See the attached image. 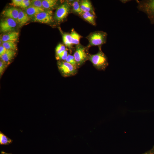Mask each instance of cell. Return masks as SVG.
Listing matches in <instances>:
<instances>
[{
	"mask_svg": "<svg viewBox=\"0 0 154 154\" xmlns=\"http://www.w3.org/2000/svg\"><path fill=\"white\" fill-rule=\"evenodd\" d=\"M137 7L146 14L151 23L154 24V0L138 1Z\"/></svg>",
	"mask_w": 154,
	"mask_h": 154,
	"instance_id": "7a4b0ae2",
	"label": "cell"
},
{
	"mask_svg": "<svg viewBox=\"0 0 154 154\" xmlns=\"http://www.w3.org/2000/svg\"><path fill=\"white\" fill-rule=\"evenodd\" d=\"M1 153L2 154H11V153H6L4 151H1Z\"/></svg>",
	"mask_w": 154,
	"mask_h": 154,
	"instance_id": "f546056e",
	"label": "cell"
},
{
	"mask_svg": "<svg viewBox=\"0 0 154 154\" xmlns=\"http://www.w3.org/2000/svg\"><path fill=\"white\" fill-rule=\"evenodd\" d=\"M66 49L65 46L61 44H59L56 47L55 51L56 56Z\"/></svg>",
	"mask_w": 154,
	"mask_h": 154,
	"instance_id": "7402d4cb",
	"label": "cell"
},
{
	"mask_svg": "<svg viewBox=\"0 0 154 154\" xmlns=\"http://www.w3.org/2000/svg\"><path fill=\"white\" fill-rule=\"evenodd\" d=\"M22 0H13L10 5L14 7H21Z\"/></svg>",
	"mask_w": 154,
	"mask_h": 154,
	"instance_id": "4316f807",
	"label": "cell"
},
{
	"mask_svg": "<svg viewBox=\"0 0 154 154\" xmlns=\"http://www.w3.org/2000/svg\"><path fill=\"white\" fill-rule=\"evenodd\" d=\"M88 60L98 70H104L108 65L107 57L101 50L100 47L97 53L93 54H89Z\"/></svg>",
	"mask_w": 154,
	"mask_h": 154,
	"instance_id": "6da1fadb",
	"label": "cell"
},
{
	"mask_svg": "<svg viewBox=\"0 0 154 154\" xmlns=\"http://www.w3.org/2000/svg\"><path fill=\"white\" fill-rule=\"evenodd\" d=\"M17 23L14 20L6 18L0 22V31L2 32L12 31L16 27Z\"/></svg>",
	"mask_w": 154,
	"mask_h": 154,
	"instance_id": "ba28073f",
	"label": "cell"
},
{
	"mask_svg": "<svg viewBox=\"0 0 154 154\" xmlns=\"http://www.w3.org/2000/svg\"><path fill=\"white\" fill-rule=\"evenodd\" d=\"M7 50L2 45L0 46V57L4 54Z\"/></svg>",
	"mask_w": 154,
	"mask_h": 154,
	"instance_id": "83f0119b",
	"label": "cell"
},
{
	"mask_svg": "<svg viewBox=\"0 0 154 154\" xmlns=\"http://www.w3.org/2000/svg\"><path fill=\"white\" fill-rule=\"evenodd\" d=\"M65 61L78 68L73 55L68 54L67 57Z\"/></svg>",
	"mask_w": 154,
	"mask_h": 154,
	"instance_id": "44dd1931",
	"label": "cell"
},
{
	"mask_svg": "<svg viewBox=\"0 0 154 154\" xmlns=\"http://www.w3.org/2000/svg\"><path fill=\"white\" fill-rule=\"evenodd\" d=\"M70 5L68 2H65L57 9L54 14V19L58 22L62 21L69 13Z\"/></svg>",
	"mask_w": 154,
	"mask_h": 154,
	"instance_id": "8992f818",
	"label": "cell"
},
{
	"mask_svg": "<svg viewBox=\"0 0 154 154\" xmlns=\"http://www.w3.org/2000/svg\"><path fill=\"white\" fill-rule=\"evenodd\" d=\"M43 9L31 5L25 9V11L30 19L33 18L37 14L44 11Z\"/></svg>",
	"mask_w": 154,
	"mask_h": 154,
	"instance_id": "8fae6325",
	"label": "cell"
},
{
	"mask_svg": "<svg viewBox=\"0 0 154 154\" xmlns=\"http://www.w3.org/2000/svg\"><path fill=\"white\" fill-rule=\"evenodd\" d=\"M31 5V1L29 0H22L21 7L25 9H26Z\"/></svg>",
	"mask_w": 154,
	"mask_h": 154,
	"instance_id": "484cf974",
	"label": "cell"
},
{
	"mask_svg": "<svg viewBox=\"0 0 154 154\" xmlns=\"http://www.w3.org/2000/svg\"><path fill=\"white\" fill-rule=\"evenodd\" d=\"M19 33L16 31H12L3 34L0 38L2 42L6 41L15 42L19 38Z\"/></svg>",
	"mask_w": 154,
	"mask_h": 154,
	"instance_id": "30bf717a",
	"label": "cell"
},
{
	"mask_svg": "<svg viewBox=\"0 0 154 154\" xmlns=\"http://www.w3.org/2000/svg\"><path fill=\"white\" fill-rule=\"evenodd\" d=\"M79 1H73L72 3V5L73 10L75 12L82 15L83 12L80 8Z\"/></svg>",
	"mask_w": 154,
	"mask_h": 154,
	"instance_id": "ffe728a7",
	"label": "cell"
},
{
	"mask_svg": "<svg viewBox=\"0 0 154 154\" xmlns=\"http://www.w3.org/2000/svg\"><path fill=\"white\" fill-rule=\"evenodd\" d=\"M16 54L15 50H7L5 53L0 57L1 60L8 65L14 58Z\"/></svg>",
	"mask_w": 154,
	"mask_h": 154,
	"instance_id": "7c38bea8",
	"label": "cell"
},
{
	"mask_svg": "<svg viewBox=\"0 0 154 154\" xmlns=\"http://www.w3.org/2000/svg\"><path fill=\"white\" fill-rule=\"evenodd\" d=\"M63 42L65 46L69 49L72 48L73 45L70 34L64 33L62 35Z\"/></svg>",
	"mask_w": 154,
	"mask_h": 154,
	"instance_id": "2e32d148",
	"label": "cell"
},
{
	"mask_svg": "<svg viewBox=\"0 0 154 154\" xmlns=\"http://www.w3.org/2000/svg\"><path fill=\"white\" fill-rule=\"evenodd\" d=\"M31 5L43 9L42 5V1L40 0H31Z\"/></svg>",
	"mask_w": 154,
	"mask_h": 154,
	"instance_id": "603a6c76",
	"label": "cell"
},
{
	"mask_svg": "<svg viewBox=\"0 0 154 154\" xmlns=\"http://www.w3.org/2000/svg\"><path fill=\"white\" fill-rule=\"evenodd\" d=\"M68 54L67 50L66 49L57 56L56 58L62 61H65L66 60Z\"/></svg>",
	"mask_w": 154,
	"mask_h": 154,
	"instance_id": "cb8c5ba5",
	"label": "cell"
},
{
	"mask_svg": "<svg viewBox=\"0 0 154 154\" xmlns=\"http://www.w3.org/2000/svg\"><path fill=\"white\" fill-rule=\"evenodd\" d=\"M42 5L44 10H49L54 8L56 5L58 1L56 0H42Z\"/></svg>",
	"mask_w": 154,
	"mask_h": 154,
	"instance_id": "9a60e30c",
	"label": "cell"
},
{
	"mask_svg": "<svg viewBox=\"0 0 154 154\" xmlns=\"http://www.w3.org/2000/svg\"><path fill=\"white\" fill-rule=\"evenodd\" d=\"M142 154H154V146L150 150Z\"/></svg>",
	"mask_w": 154,
	"mask_h": 154,
	"instance_id": "f1b7e54d",
	"label": "cell"
},
{
	"mask_svg": "<svg viewBox=\"0 0 154 154\" xmlns=\"http://www.w3.org/2000/svg\"><path fill=\"white\" fill-rule=\"evenodd\" d=\"M89 54L86 47L79 44L76 45L73 55L78 68L88 60Z\"/></svg>",
	"mask_w": 154,
	"mask_h": 154,
	"instance_id": "3957f363",
	"label": "cell"
},
{
	"mask_svg": "<svg viewBox=\"0 0 154 154\" xmlns=\"http://www.w3.org/2000/svg\"><path fill=\"white\" fill-rule=\"evenodd\" d=\"M30 19V18L25 11L19 9L17 23L21 26H22L26 23Z\"/></svg>",
	"mask_w": 154,
	"mask_h": 154,
	"instance_id": "5bb4252c",
	"label": "cell"
},
{
	"mask_svg": "<svg viewBox=\"0 0 154 154\" xmlns=\"http://www.w3.org/2000/svg\"><path fill=\"white\" fill-rule=\"evenodd\" d=\"M19 11V9L15 7H11L3 10L2 14L7 18L12 19L17 23Z\"/></svg>",
	"mask_w": 154,
	"mask_h": 154,
	"instance_id": "9c48e42d",
	"label": "cell"
},
{
	"mask_svg": "<svg viewBox=\"0 0 154 154\" xmlns=\"http://www.w3.org/2000/svg\"><path fill=\"white\" fill-rule=\"evenodd\" d=\"M13 141L0 131V145H7L11 143Z\"/></svg>",
	"mask_w": 154,
	"mask_h": 154,
	"instance_id": "e0dca14e",
	"label": "cell"
},
{
	"mask_svg": "<svg viewBox=\"0 0 154 154\" xmlns=\"http://www.w3.org/2000/svg\"><path fill=\"white\" fill-rule=\"evenodd\" d=\"M73 44H79L81 36L74 30H72L70 33Z\"/></svg>",
	"mask_w": 154,
	"mask_h": 154,
	"instance_id": "ac0fdd59",
	"label": "cell"
},
{
	"mask_svg": "<svg viewBox=\"0 0 154 154\" xmlns=\"http://www.w3.org/2000/svg\"><path fill=\"white\" fill-rule=\"evenodd\" d=\"M33 19L34 22L50 23L53 20V12L50 10H44L37 14Z\"/></svg>",
	"mask_w": 154,
	"mask_h": 154,
	"instance_id": "52a82bcc",
	"label": "cell"
},
{
	"mask_svg": "<svg viewBox=\"0 0 154 154\" xmlns=\"http://www.w3.org/2000/svg\"><path fill=\"white\" fill-rule=\"evenodd\" d=\"M80 8L83 13L89 12L95 14L92 4L88 0H83L79 1Z\"/></svg>",
	"mask_w": 154,
	"mask_h": 154,
	"instance_id": "4fadbf2b",
	"label": "cell"
},
{
	"mask_svg": "<svg viewBox=\"0 0 154 154\" xmlns=\"http://www.w3.org/2000/svg\"><path fill=\"white\" fill-rule=\"evenodd\" d=\"M8 64L3 61H0V75L1 76L3 74Z\"/></svg>",
	"mask_w": 154,
	"mask_h": 154,
	"instance_id": "d4e9b609",
	"label": "cell"
},
{
	"mask_svg": "<svg viewBox=\"0 0 154 154\" xmlns=\"http://www.w3.org/2000/svg\"><path fill=\"white\" fill-rule=\"evenodd\" d=\"M58 66L60 72L64 77L73 76L78 72V68L65 61L58 62Z\"/></svg>",
	"mask_w": 154,
	"mask_h": 154,
	"instance_id": "5b68a950",
	"label": "cell"
},
{
	"mask_svg": "<svg viewBox=\"0 0 154 154\" xmlns=\"http://www.w3.org/2000/svg\"><path fill=\"white\" fill-rule=\"evenodd\" d=\"M107 35L103 31H96L91 33L86 38L89 42L90 46H100L106 42Z\"/></svg>",
	"mask_w": 154,
	"mask_h": 154,
	"instance_id": "277c9868",
	"label": "cell"
},
{
	"mask_svg": "<svg viewBox=\"0 0 154 154\" xmlns=\"http://www.w3.org/2000/svg\"><path fill=\"white\" fill-rule=\"evenodd\" d=\"M1 45L4 46L7 50L16 51L17 49V45L15 42H2Z\"/></svg>",
	"mask_w": 154,
	"mask_h": 154,
	"instance_id": "d6986e66",
	"label": "cell"
}]
</instances>
